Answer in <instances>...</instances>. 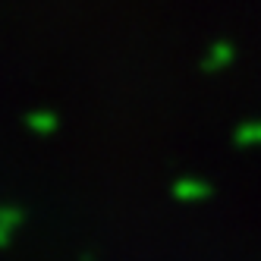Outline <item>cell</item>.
<instances>
[{"mask_svg":"<svg viewBox=\"0 0 261 261\" xmlns=\"http://www.w3.org/2000/svg\"><path fill=\"white\" fill-rule=\"evenodd\" d=\"M233 60H236V47L230 41H214L208 47V54H204V60H201V69L204 72H220V69H227Z\"/></svg>","mask_w":261,"mask_h":261,"instance_id":"7a4b0ae2","label":"cell"},{"mask_svg":"<svg viewBox=\"0 0 261 261\" xmlns=\"http://www.w3.org/2000/svg\"><path fill=\"white\" fill-rule=\"evenodd\" d=\"M233 142L239 148H261V120H249V123L236 126Z\"/></svg>","mask_w":261,"mask_h":261,"instance_id":"5b68a950","label":"cell"},{"mask_svg":"<svg viewBox=\"0 0 261 261\" xmlns=\"http://www.w3.org/2000/svg\"><path fill=\"white\" fill-rule=\"evenodd\" d=\"M25 126L32 129L35 136L47 139V136H54V133H57L60 120H57V114H54V110H32V114H25Z\"/></svg>","mask_w":261,"mask_h":261,"instance_id":"277c9868","label":"cell"},{"mask_svg":"<svg viewBox=\"0 0 261 261\" xmlns=\"http://www.w3.org/2000/svg\"><path fill=\"white\" fill-rule=\"evenodd\" d=\"M22 227V211L13 204H0V249H7L13 242V233Z\"/></svg>","mask_w":261,"mask_h":261,"instance_id":"3957f363","label":"cell"},{"mask_svg":"<svg viewBox=\"0 0 261 261\" xmlns=\"http://www.w3.org/2000/svg\"><path fill=\"white\" fill-rule=\"evenodd\" d=\"M211 182L208 179H198V176H182L173 182V198L176 201H204L211 198Z\"/></svg>","mask_w":261,"mask_h":261,"instance_id":"6da1fadb","label":"cell"}]
</instances>
